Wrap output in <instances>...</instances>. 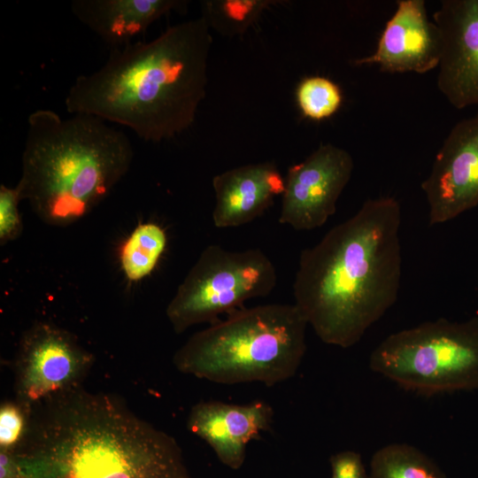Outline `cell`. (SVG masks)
<instances>
[{"label":"cell","instance_id":"obj_1","mask_svg":"<svg viewBox=\"0 0 478 478\" xmlns=\"http://www.w3.org/2000/svg\"><path fill=\"white\" fill-rule=\"evenodd\" d=\"M401 207L392 197L363 203L300 253L294 305L324 343L350 348L396 303Z\"/></svg>","mask_w":478,"mask_h":478},{"label":"cell","instance_id":"obj_2","mask_svg":"<svg viewBox=\"0 0 478 478\" xmlns=\"http://www.w3.org/2000/svg\"><path fill=\"white\" fill-rule=\"evenodd\" d=\"M27 412L21 478H189L175 440L109 395L78 386Z\"/></svg>","mask_w":478,"mask_h":478},{"label":"cell","instance_id":"obj_3","mask_svg":"<svg viewBox=\"0 0 478 478\" xmlns=\"http://www.w3.org/2000/svg\"><path fill=\"white\" fill-rule=\"evenodd\" d=\"M212 35L200 16L150 42L111 49L96 72L78 76L66 98L71 114H89L160 143L194 123L206 95Z\"/></svg>","mask_w":478,"mask_h":478},{"label":"cell","instance_id":"obj_4","mask_svg":"<svg viewBox=\"0 0 478 478\" xmlns=\"http://www.w3.org/2000/svg\"><path fill=\"white\" fill-rule=\"evenodd\" d=\"M134 158L126 134L89 114L63 119L33 112L22 153L20 199L45 224L69 226L99 204L128 172Z\"/></svg>","mask_w":478,"mask_h":478},{"label":"cell","instance_id":"obj_5","mask_svg":"<svg viewBox=\"0 0 478 478\" xmlns=\"http://www.w3.org/2000/svg\"><path fill=\"white\" fill-rule=\"evenodd\" d=\"M307 326L294 304L243 306L192 335L173 362L183 374L219 384L273 386L297 372Z\"/></svg>","mask_w":478,"mask_h":478},{"label":"cell","instance_id":"obj_6","mask_svg":"<svg viewBox=\"0 0 478 478\" xmlns=\"http://www.w3.org/2000/svg\"><path fill=\"white\" fill-rule=\"evenodd\" d=\"M369 366L425 396L478 389V316L438 319L395 332L372 351Z\"/></svg>","mask_w":478,"mask_h":478},{"label":"cell","instance_id":"obj_7","mask_svg":"<svg viewBox=\"0 0 478 478\" xmlns=\"http://www.w3.org/2000/svg\"><path fill=\"white\" fill-rule=\"evenodd\" d=\"M276 282L275 266L261 250L234 251L211 244L179 285L166 317L176 333L200 323L212 324L248 299L269 295Z\"/></svg>","mask_w":478,"mask_h":478},{"label":"cell","instance_id":"obj_8","mask_svg":"<svg viewBox=\"0 0 478 478\" xmlns=\"http://www.w3.org/2000/svg\"><path fill=\"white\" fill-rule=\"evenodd\" d=\"M92 355L68 331L39 322L22 335L16 360L19 403L27 410L36 403L80 386Z\"/></svg>","mask_w":478,"mask_h":478},{"label":"cell","instance_id":"obj_9","mask_svg":"<svg viewBox=\"0 0 478 478\" xmlns=\"http://www.w3.org/2000/svg\"><path fill=\"white\" fill-rule=\"evenodd\" d=\"M353 168L351 155L331 143L320 145L303 161L289 166L279 222L297 231L323 226L335 212Z\"/></svg>","mask_w":478,"mask_h":478},{"label":"cell","instance_id":"obj_10","mask_svg":"<svg viewBox=\"0 0 478 478\" xmlns=\"http://www.w3.org/2000/svg\"><path fill=\"white\" fill-rule=\"evenodd\" d=\"M421 189L428 204L430 226L478 205V110L450 131Z\"/></svg>","mask_w":478,"mask_h":478},{"label":"cell","instance_id":"obj_11","mask_svg":"<svg viewBox=\"0 0 478 478\" xmlns=\"http://www.w3.org/2000/svg\"><path fill=\"white\" fill-rule=\"evenodd\" d=\"M433 19L441 36L438 89L457 109L478 105V0H443Z\"/></svg>","mask_w":478,"mask_h":478},{"label":"cell","instance_id":"obj_12","mask_svg":"<svg viewBox=\"0 0 478 478\" xmlns=\"http://www.w3.org/2000/svg\"><path fill=\"white\" fill-rule=\"evenodd\" d=\"M441 36L428 19L423 0H398L376 50L354 60L355 66L377 65L387 73H428L438 66Z\"/></svg>","mask_w":478,"mask_h":478},{"label":"cell","instance_id":"obj_13","mask_svg":"<svg viewBox=\"0 0 478 478\" xmlns=\"http://www.w3.org/2000/svg\"><path fill=\"white\" fill-rule=\"evenodd\" d=\"M273 415V408L262 401L247 405L203 402L190 410L188 428L211 446L224 465L238 469L244 462L248 443L269 428Z\"/></svg>","mask_w":478,"mask_h":478},{"label":"cell","instance_id":"obj_14","mask_svg":"<svg viewBox=\"0 0 478 478\" xmlns=\"http://www.w3.org/2000/svg\"><path fill=\"white\" fill-rule=\"evenodd\" d=\"M284 177L273 161L236 166L212 179L216 227H235L261 216L284 191Z\"/></svg>","mask_w":478,"mask_h":478},{"label":"cell","instance_id":"obj_15","mask_svg":"<svg viewBox=\"0 0 478 478\" xmlns=\"http://www.w3.org/2000/svg\"><path fill=\"white\" fill-rule=\"evenodd\" d=\"M182 0H73V14L111 49L133 42L140 34L172 11L182 10Z\"/></svg>","mask_w":478,"mask_h":478},{"label":"cell","instance_id":"obj_16","mask_svg":"<svg viewBox=\"0 0 478 478\" xmlns=\"http://www.w3.org/2000/svg\"><path fill=\"white\" fill-rule=\"evenodd\" d=\"M368 478H447L439 466L418 448L401 443L384 445L372 456Z\"/></svg>","mask_w":478,"mask_h":478},{"label":"cell","instance_id":"obj_17","mask_svg":"<svg viewBox=\"0 0 478 478\" xmlns=\"http://www.w3.org/2000/svg\"><path fill=\"white\" fill-rule=\"evenodd\" d=\"M166 243V234L159 225L139 224L120 248V265L126 277L130 281H139L150 274Z\"/></svg>","mask_w":478,"mask_h":478},{"label":"cell","instance_id":"obj_18","mask_svg":"<svg viewBox=\"0 0 478 478\" xmlns=\"http://www.w3.org/2000/svg\"><path fill=\"white\" fill-rule=\"evenodd\" d=\"M281 1L277 0H206L202 15L209 27L227 37L239 36L255 24L263 12Z\"/></svg>","mask_w":478,"mask_h":478},{"label":"cell","instance_id":"obj_19","mask_svg":"<svg viewBox=\"0 0 478 478\" xmlns=\"http://www.w3.org/2000/svg\"><path fill=\"white\" fill-rule=\"evenodd\" d=\"M297 101L304 116L321 120L338 111L342 104V93L334 81L321 76H312L299 83Z\"/></svg>","mask_w":478,"mask_h":478},{"label":"cell","instance_id":"obj_20","mask_svg":"<svg viewBox=\"0 0 478 478\" xmlns=\"http://www.w3.org/2000/svg\"><path fill=\"white\" fill-rule=\"evenodd\" d=\"M21 201L16 188L0 186V243L1 245L19 236L23 224L19 211Z\"/></svg>","mask_w":478,"mask_h":478},{"label":"cell","instance_id":"obj_21","mask_svg":"<svg viewBox=\"0 0 478 478\" xmlns=\"http://www.w3.org/2000/svg\"><path fill=\"white\" fill-rule=\"evenodd\" d=\"M27 424V412L19 404L6 403L0 409V448L13 451L20 443Z\"/></svg>","mask_w":478,"mask_h":478},{"label":"cell","instance_id":"obj_22","mask_svg":"<svg viewBox=\"0 0 478 478\" xmlns=\"http://www.w3.org/2000/svg\"><path fill=\"white\" fill-rule=\"evenodd\" d=\"M331 478H368V471L361 455L354 451H343L330 458Z\"/></svg>","mask_w":478,"mask_h":478},{"label":"cell","instance_id":"obj_23","mask_svg":"<svg viewBox=\"0 0 478 478\" xmlns=\"http://www.w3.org/2000/svg\"><path fill=\"white\" fill-rule=\"evenodd\" d=\"M0 478H20L19 463L12 451H0Z\"/></svg>","mask_w":478,"mask_h":478}]
</instances>
